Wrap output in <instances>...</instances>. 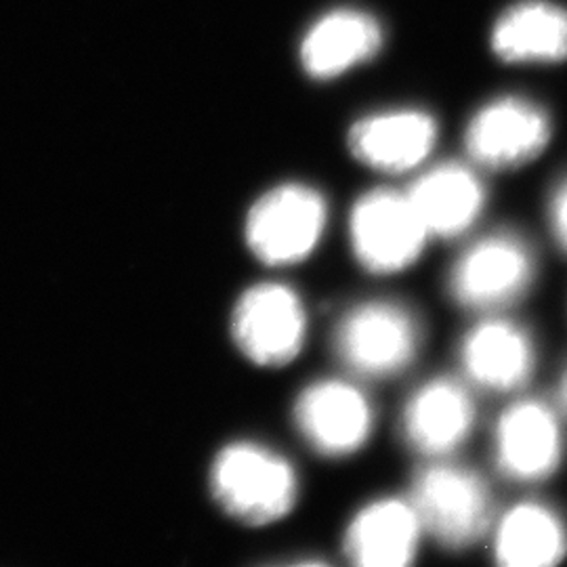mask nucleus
I'll use <instances>...</instances> for the list:
<instances>
[{
  "instance_id": "nucleus-2",
  "label": "nucleus",
  "mask_w": 567,
  "mask_h": 567,
  "mask_svg": "<svg viewBox=\"0 0 567 567\" xmlns=\"http://www.w3.org/2000/svg\"><path fill=\"white\" fill-rule=\"evenodd\" d=\"M408 501L423 532L447 550L473 547L494 524L489 487L465 466L435 463L421 468L412 480Z\"/></svg>"
},
{
  "instance_id": "nucleus-18",
  "label": "nucleus",
  "mask_w": 567,
  "mask_h": 567,
  "mask_svg": "<svg viewBox=\"0 0 567 567\" xmlns=\"http://www.w3.org/2000/svg\"><path fill=\"white\" fill-rule=\"evenodd\" d=\"M492 51L508 63L566 61V9L545 0L511 7L492 30Z\"/></svg>"
},
{
  "instance_id": "nucleus-15",
  "label": "nucleus",
  "mask_w": 567,
  "mask_h": 567,
  "mask_svg": "<svg viewBox=\"0 0 567 567\" xmlns=\"http://www.w3.org/2000/svg\"><path fill=\"white\" fill-rule=\"evenodd\" d=\"M461 364L475 385L487 391H515L526 385L536 365V347L522 326L487 318L466 332Z\"/></svg>"
},
{
  "instance_id": "nucleus-19",
  "label": "nucleus",
  "mask_w": 567,
  "mask_h": 567,
  "mask_svg": "<svg viewBox=\"0 0 567 567\" xmlns=\"http://www.w3.org/2000/svg\"><path fill=\"white\" fill-rule=\"evenodd\" d=\"M548 221L555 240L567 252V182L559 185V189L553 194L550 208H548Z\"/></svg>"
},
{
  "instance_id": "nucleus-14",
  "label": "nucleus",
  "mask_w": 567,
  "mask_h": 567,
  "mask_svg": "<svg viewBox=\"0 0 567 567\" xmlns=\"http://www.w3.org/2000/svg\"><path fill=\"white\" fill-rule=\"evenodd\" d=\"M429 236L456 238L471 229L486 206V187L463 163H444L425 171L405 192Z\"/></svg>"
},
{
  "instance_id": "nucleus-13",
  "label": "nucleus",
  "mask_w": 567,
  "mask_h": 567,
  "mask_svg": "<svg viewBox=\"0 0 567 567\" xmlns=\"http://www.w3.org/2000/svg\"><path fill=\"white\" fill-rule=\"evenodd\" d=\"M475 404L465 385L440 377L419 386L404 408L402 433L408 446L442 458L463 446L473 431Z\"/></svg>"
},
{
  "instance_id": "nucleus-3",
  "label": "nucleus",
  "mask_w": 567,
  "mask_h": 567,
  "mask_svg": "<svg viewBox=\"0 0 567 567\" xmlns=\"http://www.w3.org/2000/svg\"><path fill=\"white\" fill-rule=\"evenodd\" d=\"M328 224L326 198L311 185L284 183L250 206L246 244L265 265L301 264L322 243Z\"/></svg>"
},
{
  "instance_id": "nucleus-17",
  "label": "nucleus",
  "mask_w": 567,
  "mask_h": 567,
  "mask_svg": "<svg viewBox=\"0 0 567 567\" xmlns=\"http://www.w3.org/2000/svg\"><path fill=\"white\" fill-rule=\"evenodd\" d=\"M492 526V553L498 566L555 567L566 559V522L543 503H519Z\"/></svg>"
},
{
  "instance_id": "nucleus-1",
  "label": "nucleus",
  "mask_w": 567,
  "mask_h": 567,
  "mask_svg": "<svg viewBox=\"0 0 567 567\" xmlns=\"http://www.w3.org/2000/svg\"><path fill=\"white\" fill-rule=\"evenodd\" d=\"M217 505L244 526L276 524L299 501V475L282 454L255 442L225 446L210 466Z\"/></svg>"
},
{
  "instance_id": "nucleus-16",
  "label": "nucleus",
  "mask_w": 567,
  "mask_h": 567,
  "mask_svg": "<svg viewBox=\"0 0 567 567\" xmlns=\"http://www.w3.org/2000/svg\"><path fill=\"white\" fill-rule=\"evenodd\" d=\"M383 47L379 21L362 11L341 9L316 21L301 44L305 72L332 81L351 68L372 60Z\"/></svg>"
},
{
  "instance_id": "nucleus-11",
  "label": "nucleus",
  "mask_w": 567,
  "mask_h": 567,
  "mask_svg": "<svg viewBox=\"0 0 567 567\" xmlns=\"http://www.w3.org/2000/svg\"><path fill=\"white\" fill-rule=\"evenodd\" d=\"M437 143V122L423 110L404 107L364 116L349 128L347 147L365 168L402 175L425 163Z\"/></svg>"
},
{
  "instance_id": "nucleus-4",
  "label": "nucleus",
  "mask_w": 567,
  "mask_h": 567,
  "mask_svg": "<svg viewBox=\"0 0 567 567\" xmlns=\"http://www.w3.org/2000/svg\"><path fill=\"white\" fill-rule=\"evenodd\" d=\"M423 330L416 316L393 301L351 307L334 328V351L351 372L389 379L414 362Z\"/></svg>"
},
{
  "instance_id": "nucleus-6",
  "label": "nucleus",
  "mask_w": 567,
  "mask_h": 567,
  "mask_svg": "<svg viewBox=\"0 0 567 567\" xmlns=\"http://www.w3.org/2000/svg\"><path fill=\"white\" fill-rule=\"evenodd\" d=\"M231 337L246 360L264 368L295 362L307 339V311L290 286H250L231 311Z\"/></svg>"
},
{
  "instance_id": "nucleus-10",
  "label": "nucleus",
  "mask_w": 567,
  "mask_h": 567,
  "mask_svg": "<svg viewBox=\"0 0 567 567\" xmlns=\"http://www.w3.org/2000/svg\"><path fill=\"white\" fill-rule=\"evenodd\" d=\"M564 431L555 410L538 400L508 405L494 429V458L513 482L548 480L564 461Z\"/></svg>"
},
{
  "instance_id": "nucleus-9",
  "label": "nucleus",
  "mask_w": 567,
  "mask_h": 567,
  "mask_svg": "<svg viewBox=\"0 0 567 567\" xmlns=\"http://www.w3.org/2000/svg\"><path fill=\"white\" fill-rule=\"evenodd\" d=\"M295 425L307 446L324 458H347L368 444L374 410L360 386L324 379L305 386L295 404Z\"/></svg>"
},
{
  "instance_id": "nucleus-7",
  "label": "nucleus",
  "mask_w": 567,
  "mask_h": 567,
  "mask_svg": "<svg viewBox=\"0 0 567 567\" xmlns=\"http://www.w3.org/2000/svg\"><path fill=\"white\" fill-rule=\"evenodd\" d=\"M536 261L522 238L492 234L468 246L452 267L447 288L456 303L494 311L522 299L534 282Z\"/></svg>"
},
{
  "instance_id": "nucleus-12",
  "label": "nucleus",
  "mask_w": 567,
  "mask_h": 567,
  "mask_svg": "<svg viewBox=\"0 0 567 567\" xmlns=\"http://www.w3.org/2000/svg\"><path fill=\"white\" fill-rule=\"evenodd\" d=\"M423 526L408 498H377L344 527V557L358 567H408L414 564Z\"/></svg>"
},
{
  "instance_id": "nucleus-20",
  "label": "nucleus",
  "mask_w": 567,
  "mask_h": 567,
  "mask_svg": "<svg viewBox=\"0 0 567 567\" xmlns=\"http://www.w3.org/2000/svg\"><path fill=\"white\" fill-rule=\"evenodd\" d=\"M559 400H561V405L566 408L567 412V370L564 379H561V385H559Z\"/></svg>"
},
{
  "instance_id": "nucleus-8",
  "label": "nucleus",
  "mask_w": 567,
  "mask_h": 567,
  "mask_svg": "<svg viewBox=\"0 0 567 567\" xmlns=\"http://www.w3.org/2000/svg\"><path fill=\"white\" fill-rule=\"evenodd\" d=\"M553 135L547 110L522 97L486 103L466 124L468 158L489 171H513L534 163Z\"/></svg>"
},
{
  "instance_id": "nucleus-5",
  "label": "nucleus",
  "mask_w": 567,
  "mask_h": 567,
  "mask_svg": "<svg viewBox=\"0 0 567 567\" xmlns=\"http://www.w3.org/2000/svg\"><path fill=\"white\" fill-rule=\"evenodd\" d=\"M429 231L405 192L370 189L349 213V243L360 267L374 276H393L416 264Z\"/></svg>"
}]
</instances>
